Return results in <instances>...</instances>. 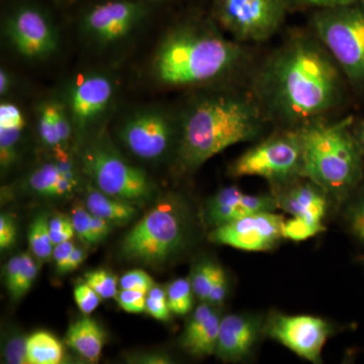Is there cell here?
<instances>
[{
	"label": "cell",
	"mask_w": 364,
	"mask_h": 364,
	"mask_svg": "<svg viewBox=\"0 0 364 364\" xmlns=\"http://www.w3.org/2000/svg\"><path fill=\"white\" fill-rule=\"evenodd\" d=\"M245 85L273 129L298 130L341 116L353 97L343 72L308 25L287 30L258 57Z\"/></svg>",
	"instance_id": "6da1fadb"
},
{
	"label": "cell",
	"mask_w": 364,
	"mask_h": 364,
	"mask_svg": "<svg viewBox=\"0 0 364 364\" xmlns=\"http://www.w3.org/2000/svg\"><path fill=\"white\" fill-rule=\"evenodd\" d=\"M258 56L253 46L226 35L210 14H191L159 41L150 74L168 90H198L245 85Z\"/></svg>",
	"instance_id": "7a4b0ae2"
},
{
	"label": "cell",
	"mask_w": 364,
	"mask_h": 364,
	"mask_svg": "<svg viewBox=\"0 0 364 364\" xmlns=\"http://www.w3.org/2000/svg\"><path fill=\"white\" fill-rule=\"evenodd\" d=\"M179 117L174 164L181 173L196 171L231 146L256 142L273 129L245 85L191 91Z\"/></svg>",
	"instance_id": "3957f363"
},
{
	"label": "cell",
	"mask_w": 364,
	"mask_h": 364,
	"mask_svg": "<svg viewBox=\"0 0 364 364\" xmlns=\"http://www.w3.org/2000/svg\"><path fill=\"white\" fill-rule=\"evenodd\" d=\"M353 116L320 119L299 129L303 145L301 176L345 202L364 181V157L352 132Z\"/></svg>",
	"instance_id": "277c9868"
},
{
	"label": "cell",
	"mask_w": 364,
	"mask_h": 364,
	"mask_svg": "<svg viewBox=\"0 0 364 364\" xmlns=\"http://www.w3.org/2000/svg\"><path fill=\"white\" fill-rule=\"evenodd\" d=\"M337 62L352 95L364 100V0L309 14L308 23Z\"/></svg>",
	"instance_id": "5b68a950"
},
{
	"label": "cell",
	"mask_w": 364,
	"mask_h": 364,
	"mask_svg": "<svg viewBox=\"0 0 364 364\" xmlns=\"http://www.w3.org/2000/svg\"><path fill=\"white\" fill-rule=\"evenodd\" d=\"M78 156L81 171L107 195L139 203L154 193V184L145 170L127 161L104 133L81 142Z\"/></svg>",
	"instance_id": "8992f818"
},
{
	"label": "cell",
	"mask_w": 364,
	"mask_h": 364,
	"mask_svg": "<svg viewBox=\"0 0 364 364\" xmlns=\"http://www.w3.org/2000/svg\"><path fill=\"white\" fill-rule=\"evenodd\" d=\"M181 205L174 198H165L144 215L124 236V257L158 264L181 250L188 236V222Z\"/></svg>",
	"instance_id": "52a82bcc"
},
{
	"label": "cell",
	"mask_w": 364,
	"mask_h": 364,
	"mask_svg": "<svg viewBox=\"0 0 364 364\" xmlns=\"http://www.w3.org/2000/svg\"><path fill=\"white\" fill-rule=\"evenodd\" d=\"M303 145L294 129H272L230 164L232 177L257 176L272 189L301 176Z\"/></svg>",
	"instance_id": "ba28073f"
},
{
	"label": "cell",
	"mask_w": 364,
	"mask_h": 364,
	"mask_svg": "<svg viewBox=\"0 0 364 364\" xmlns=\"http://www.w3.org/2000/svg\"><path fill=\"white\" fill-rule=\"evenodd\" d=\"M117 92L119 83L109 71L90 69L69 79L60 98L81 142L104 133L102 129L114 111Z\"/></svg>",
	"instance_id": "9c48e42d"
},
{
	"label": "cell",
	"mask_w": 364,
	"mask_h": 364,
	"mask_svg": "<svg viewBox=\"0 0 364 364\" xmlns=\"http://www.w3.org/2000/svg\"><path fill=\"white\" fill-rule=\"evenodd\" d=\"M181 128L178 109L162 105L138 107L124 114L117 135L132 155L155 162L176 154Z\"/></svg>",
	"instance_id": "30bf717a"
},
{
	"label": "cell",
	"mask_w": 364,
	"mask_h": 364,
	"mask_svg": "<svg viewBox=\"0 0 364 364\" xmlns=\"http://www.w3.org/2000/svg\"><path fill=\"white\" fill-rule=\"evenodd\" d=\"M208 14L230 38L253 46L282 32L291 14L287 0H212Z\"/></svg>",
	"instance_id": "8fae6325"
},
{
	"label": "cell",
	"mask_w": 364,
	"mask_h": 364,
	"mask_svg": "<svg viewBox=\"0 0 364 364\" xmlns=\"http://www.w3.org/2000/svg\"><path fill=\"white\" fill-rule=\"evenodd\" d=\"M158 0H100L79 18L81 38L98 50L109 49L130 39L154 11Z\"/></svg>",
	"instance_id": "7c38bea8"
},
{
	"label": "cell",
	"mask_w": 364,
	"mask_h": 364,
	"mask_svg": "<svg viewBox=\"0 0 364 364\" xmlns=\"http://www.w3.org/2000/svg\"><path fill=\"white\" fill-rule=\"evenodd\" d=\"M2 33L14 52L28 61H45L59 50L57 26L44 7L31 0L11 6L4 16Z\"/></svg>",
	"instance_id": "4fadbf2b"
},
{
	"label": "cell",
	"mask_w": 364,
	"mask_h": 364,
	"mask_svg": "<svg viewBox=\"0 0 364 364\" xmlns=\"http://www.w3.org/2000/svg\"><path fill=\"white\" fill-rule=\"evenodd\" d=\"M332 328L324 318L314 316L275 314L268 318L263 333L301 358L318 363Z\"/></svg>",
	"instance_id": "5bb4252c"
},
{
	"label": "cell",
	"mask_w": 364,
	"mask_h": 364,
	"mask_svg": "<svg viewBox=\"0 0 364 364\" xmlns=\"http://www.w3.org/2000/svg\"><path fill=\"white\" fill-rule=\"evenodd\" d=\"M284 215L272 212L256 213L214 228L208 239L214 243L245 251H267L282 236Z\"/></svg>",
	"instance_id": "9a60e30c"
},
{
	"label": "cell",
	"mask_w": 364,
	"mask_h": 364,
	"mask_svg": "<svg viewBox=\"0 0 364 364\" xmlns=\"http://www.w3.org/2000/svg\"><path fill=\"white\" fill-rule=\"evenodd\" d=\"M277 205L274 193L248 195L235 186H225L208 200L207 221L217 228L256 213L272 212Z\"/></svg>",
	"instance_id": "2e32d148"
},
{
	"label": "cell",
	"mask_w": 364,
	"mask_h": 364,
	"mask_svg": "<svg viewBox=\"0 0 364 364\" xmlns=\"http://www.w3.org/2000/svg\"><path fill=\"white\" fill-rule=\"evenodd\" d=\"M277 205L293 217L323 225L329 195L315 182L301 176L274 188Z\"/></svg>",
	"instance_id": "e0dca14e"
},
{
	"label": "cell",
	"mask_w": 364,
	"mask_h": 364,
	"mask_svg": "<svg viewBox=\"0 0 364 364\" xmlns=\"http://www.w3.org/2000/svg\"><path fill=\"white\" fill-rule=\"evenodd\" d=\"M264 325L249 314H230L222 318L215 354L223 360L240 361L248 358L257 343Z\"/></svg>",
	"instance_id": "ac0fdd59"
},
{
	"label": "cell",
	"mask_w": 364,
	"mask_h": 364,
	"mask_svg": "<svg viewBox=\"0 0 364 364\" xmlns=\"http://www.w3.org/2000/svg\"><path fill=\"white\" fill-rule=\"evenodd\" d=\"M36 124L40 140L53 152L68 151L74 134L73 124L63 100L47 98L36 107Z\"/></svg>",
	"instance_id": "d6986e66"
},
{
	"label": "cell",
	"mask_w": 364,
	"mask_h": 364,
	"mask_svg": "<svg viewBox=\"0 0 364 364\" xmlns=\"http://www.w3.org/2000/svg\"><path fill=\"white\" fill-rule=\"evenodd\" d=\"M221 316L215 305L203 301L196 306L181 337V345L196 356L215 353L219 338Z\"/></svg>",
	"instance_id": "ffe728a7"
},
{
	"label": "cell",
	"mask_w": 364,
	"mask_h": 364,
	"mask_svg": "<svg viewBox=\"0 0 364 364\" xmlns=\"http://www.w3.org/2000/svg\"><path fill=\"white\" fill-rule=\"evenodd\" d=\"M26 126V116L23 109L11 100H1V104H0V166H1L2 171H6L18 161Z\"/></svg>",
	"instance_id": "44dd1931"
},
{
	"label": "cell",
	"mask_w": 364,
	"mask_h": 364,
	"mask_svg": "<svg viewBox=\"0 0 364 364\" xmlns=\"http://www.w3.org/2000/svg\"><path fill=\"white\" fill-rule=\"evenodd\" d=\"M191 286L196 298L213 305L223 303L228 296V279L221 265L210 260L196 263L191 272Z\"/></svg>",
	"instance_id": "7402d4cb"
},
{
	"label": "cell",
	"mask_w": 364,
	"mask_h": 364,
	"mask_svg": "<svg viewBox=\"0 0 364 364\" xmlns=\"http://www.w3.org/2000/svg\"><path fill=\"white\" fill-rule=\"evenodd\" d=\"M66 344L91 363H97L105 343L104 330L93 318L83 317L70 325Z\"/></svg>",
	"instance_id": "603a6c76"
},
{
	"label": "cell",
	"mask_w": 364,
	"mask_h": 364,
	"mask_svg": "<svg viewBox=\"0 0 364 364\" xmlns=\"http://www.w3.org/2000/svg\"><path fill=\"white\" fill-rule=\"evenodd\" d=\"M86 208L91 215L102 218L111 223L128 222L136 215L133 203L107 195L95 188L92 183L87 186Z\"/></svg>",
	"instance_id": "cb8c5ba5"
},
{
	"label": "cell",
	"mask_w": 364,
	"mask_h": 364,
	"mask_svg": "<svg viewBox=\"0 0 364 364\" xmlns=\"http://www.w3.org/2000/svg\"><path fill=\"white\" fill-rule=\"evenodd\" d=\"M26 354L30 364H59L63 360V346L50 333H33L26 341Z\"/></svg>",
	"instance_id": "d4e9b609"
},
{
	"label": "cell",
	"mask_w": 364,
	"mask_h": 364,
	"mask_svg": "<svg viewBox=\"0 0 364 364\" xmlns=\"http://www.w3.org/2000/svg\"><path fill=\"white\" fill-rule=\"evenodd\" d=\"M62 177L63 174L61 170L53 159L52 161L46 162L33 169L26 177V183L28 188L37 195L54 196L55 188Z\"/></svg>",
	"instance_id": "484cf974"
},
{
	"label": "cell",
	"mask_w": 364,
	"mask_h": 364,
	"mask_svg": "<svg viewBox=\"0 0 364 364\" xmlns=\"http://www.w3.org/2000/svg\"><path fill=\"white\" fill-rule=\"evenodd\" d=\"M28 244L36 257L48 260L53 256L55 245L49 230V220L44 215L36 217L28 231Z\"/></svg>",
	"instance_id": "4316f807"
},
{
	"label": "cell",
	"mask_w": 364,
	"mask_h": 364,
	"mask_svg": "<svg viewBox=\"0 0 364 364\" xmlns=\"http://www.w3.org/2000/svg\"><path fill=\"white\" fill-rule=\"evenodd\" d=\"M345 223L353 238L364 247V181L348 198Z\"/></svg>",
	"instance_id": "83f0119b"
},
{
	"label": "cell",
	"mask_w": 364,
	"mask_h": 364,
	"mask_svg": "<svg viewBox=\"0 0 364 364\" xmlns=\"http://www.w3.org/2000/svg\"><path fill=\"white\" fill-rule=\"evenodd\" d=\"M166 291L169 308L172 313L182 316L191 312L195 296L191 279L173 280L167 287Z\"/></svg>",
	"instance_id": "f1b7e54d"
},
{
	"label": "cell",
	"mask_w": 364,
	"mask_h": 364,
	"mask_svg": "<svg viewBox=\"0 0 364 364\" xmlns=\"http://www.w3.org/2000/svg\"><path fill=\"white\" fill-rule=\"evenodd\" d=\"M23 262H21V268L16 284H14L13 291H11V296L14 301H18L32 287L33 282H35L39 272V267L36 264L35 260L28 253L21 254Z\"/></svg>",
	"instance_id": "f546056e"
},
{
	"label": "cell",
	"mask_w": 364,
	"mask_h": 364,
	"mask_svg": "<svg viewBox=\"0 0 364 364\" xmlns=\"http://www.w3.org/2000/svg\"><path fill=\"white\" fill-rule=\"evenodd\" d=\"M86 284L92 287L100 298H116L117 279L112 273L104 269L92 270L85 274Z\"/></svg>",
	"instance_id": "4dcf8cb0"
},
{
	"label": "cell",
	"mask_w": 364,
	"mask_h": 364,
	"mask_svg": "<svg viewBox=\"0 0 364 364\" xmlns=\"http://www.w3.org/2000/svg\"><path fill=\"white\" fill-rule=\"evenodd\" d=\"M323 231H325L323 225L312 224L299 218L293 217L289 221L284 222L282 236L289 240L304 241Z\"/></svg>",
	"instance_id": "1f68e13d"
},
{
	"label": "cell",
	"mask_w": 364,
	"mask_h": 364,
	"mask_svg": "<svg viewBox=\"0 0 364 364\" xmlns=\"http://www.w3.org/2000/svg\"><path fill=\"white\" fill-rule=\"evenodd\" d=\"M361 0H287L289 14L313 13L323 9L351 6Z\"/></svg>",
	"instance_id": "d6a6232c"
},
{
	"label": "cell",
	"mask_w": 364,
	"mask_h": 364,
	"mask_svg": "<svg viewBox=\"0 0 364 364\" xmlns=\"http://www.w3.org/2000/svg\"><path fill=\"white\" fill-rule=\"evenodd\" d=\"M146 312L157 320H169L170 314L172 312L167 299V291L161 287L154 284L148 291L146 298Z\"/></svg>",
	"instance_id": "836d02e7"
},
{
	"label": "cell",
	"mask_w": 364,
	"mask_h": 364,
	"mask_svg": "<svg viewBox=\"0 0 364 364\" xmlns=\"http://www.w3.org/2000/svg\"><path fill=\"white\" fill-rule=\"evenodd\" d=\"M91 217L90 210L77 205L72 210L71 221L74 231L81 241L90 245H95L91 233Z\"/></svg>",
	"instance_id": "e575fe53"
},
{
	"label": "cell",
	"mask_w": 364,
	"mask_h": 364,
	"mask_svg": "<svg viewBox=\"0 0 364 364\" xmlns=\"http://www.w3.org/2000/svg\"><path fill=\"white\" fill-rule=\"evenodd\" d=\"M26 341L28 337L23 336L21 333L13 334L4 344V355L6 363L28 364V354H26Z\"/></svg>",
	"instance_id": "d590c367"
},
{
	"label": "cell",
	"mask_w": 364,
	"mask_h": 364,
	"mask_svg": "<svg viewBox=\"0 0 364 364\" xmlns=\"http://www.w3.org/2000/svg\"><path fill=\"white\" fill-rule=\"evenodd\" d=\"M154 284L152 277L141 269H134L124 273L119 279V286L122 289L142 291L146 294Z\"/></svg>",
	"instance_id": "8d00e7d4"
},
{
	"label": "cell",
	"mask_w": 364,
	"mask_h": 364,
	"mask_svg": "<svg viewBox=\"0 0 364 364\" xmlns=\"http://www.w3.org/2000/svg\"><path fill=\"white\" fill-rule=\"evenodd\" d=\"M147 294L133 289H124L117 291V303L124 311L128 313H143L146 311Z\"/></svg>",
	"instance_id": "74e56055"
},
{
	"label": "cell",
	"mask_w": 364,
	"mask_h": 364,
	"mask_svg": "<svg viewBox=\"0 0 364 364\" xmlns=\"http://www.w3.org/2000/svg\"><path fill=\"white\" fill-rule=\"evenodd\" d=\"M49 230L54 245L71 240L75 233L71 219L64 215H55L51 221H49Z\"/></svg>",
	"instance_id": "f35d334b"
},
{
	"label": "cell",
	"mask_w": 364,
	"mask_h": 364,
	"mask_svg": "<svg viewBox=\"0 0 364 364\" xmlns=\"http://www.w3.org/2000/svg\"><path fill=\"white\" fill-rule=\"evenodd\" d=\"M100 296L92 287L87 284H78L74 289V299L77 304L79 310L85 315L92 313L100 303Z\"/></svg>",
	"instance_id": "ab89813d"
},
{
	"label": "cell",
	"mask_w": 364,
	"mask_h": 364,
	"mask_svg": "<svg viewBox=\"0 0 364 364\" xmlns=\"http://www.w3.org/2000/svg\"><path fill=\"white\" fill-rule=\"evenodd\" d=\"M16 222L11 215L2 214L0 217V248L1 250L11 247L16 241Z\"/></svg>",
	"instance_id": "60d3db41"
},
{
	"label": "cell",
	"mask_w": 364,
	"mask_h": 364,
	"mask_svg": "<svg viewBox=\"0 0 364 364\" xmlns=\"http://www.w3.org/2000/svg\"><path fill=\"white\" fill-rule=\"evenodd\" d=\"M74 248H75V245L72 243L71 240L62 242L58 245H55L53 258L56 262L57 269L59 272L65 273L67 264H68Z\"/></svg>",
	"instance_id": "b9f144b4"
},
{
	"label": "cell",
	"mask_w": 364,
	"mask_h": 364,
	"mask_svg": "<svg viewBox=\"0 0 364 364\" xmlns=\"http://www.w3.org/2000/svg\"><path fill=\"white\" fill-rule=\"evenodd\" d=\"M21 262H23V257H21V254H20V255L11 258L9 262L6 263V269H4V272H4L6 273L4 279H6V286L9 293L13 291L18 274H20Z\"/></svg>",
	"instance_id": "7bdbcfd3"
},
{
	"label": "cell",
	"mask_w": 364,
	"mask_h": 364,
	"mask_svg": "<svg viewBox=\"0 0 364 364\" xmlns=\"http://www.w3.org/2000/svg\"><path fill=\"white\" fill-rule=\"evenodd\" d=\"M109 232H111V222L92 215L91 217V233H92L95 243L97 244L104 240Z\"/></svg>",
	"instance_id": "ee69618b"
},
{
	"label": "cell",
	"mask_w": 364,
	"mask_h": 364,
	"mask_svg": "<svg viewBox=\"0 0 364 364\" xmlns=\"http://www.w3.org/2000/svg\"><path fill=\"white\" fill-rule=\"evenodd\" d=\"M16 82L14 74L4 67H1L0 69V95H1V98H6L9 93L13 92Z\"/></svg>",
	"instance_id": "f6af8a7d"
},
{
	"label": "cell",
	"mask_w": 364,
	"mask_h": 364,
	"mask_svg": "<svg viewBox=\"0 0 364 364\" xmlns=\"http://www.w3.org/2000/svg\"><path fill=\"white\" fill-rule=\"evenodd\" d=\"M85 258L86 253L82 248H74L73 252H72L70 256V259L68 261V264H67L65 273L71 272H73V270L77 269V268L82 264Z\"/></svg>",
	"instance_id": "bcb514c9"
},
{
	"label": "cell",
	"mask_w": 364,
	"mask_h": 364,
	"mask_svg": "<svg viewBox=\"0 0 364 364\" xmlns=\"http://www.w3.org/2000/svg\"><path fill=\"white\" fill-rule=\"evenodd\" d=\"M352 132L358 141L359 148L364 157V117H354L353 123H352Z\"/></svg>",
	"instance_id": "7dc6e473"
},
{
	"label": "cell",
	"mask_w": 364,
	"mask_h": 364,
	"mask_svg": "<svg viewBox=\"0 0 364 364\" xmlns=\"http://www.w3.org/2000/svg\"><path fill=\"white\" fill-rule=\"evenodd\" d=\"M177 1H196V0H177Z\"/></svg>",
	"instance_id": "c3c4849f"
}]
</instances>
